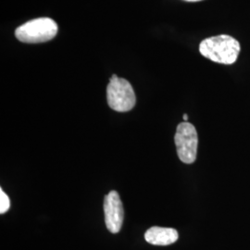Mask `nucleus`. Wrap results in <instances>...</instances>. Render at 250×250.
Masks as SVG:
<instances>
[{
    "label": "nucleus",
    "instance_id": "nucleus-1",
    "mask_svg": "<svg viewBox=\"0 0 250 250\" xmlns=\"http://www.w3.org/2000/svg\"><path fill=\"white\" fill-rule=\"evenodd\" d=\"M240 50L239 42L227 35L207 38L199 45V52L203 57L214 62L225 65L235 62Z\"/></svg>",
    "mask_w": 250,
    "mask_h": 250
},
{
    "label": "nucleus",
    "instance_id": "nucleus-2",
    "mask_svg": "<svg viewBox=\"0 0 250 250\" xmlns=\"http://www.w3.org/2000/svg\"><path fill=\"white\" fill-rule=\"evenodd\" d=\"M58 34V25L50 18H38L32 20L18 27L15 36L23 43H43L53 39Z\"/></svg>",
    "mask_w": 250,
    "mask_h": 250
},
{
    "label": "nucleus",
    "instance_id": "nucleus-3",
    "mask_svg": "<svg viewBox=\"0 0 250 250\" xmlns=\"http://www.w3.org/2000/svg\"><path fill=\"white\" fill-rule=\"evenodd\" d=\"M108 106L118 112L131 110L135 105L136 98L131 83L113 74L107 87Z\"/></svg>",
    "mask_w": 250,
    "mask_h": 250
},
{
    "label": "nucleus",
    "instance_id": "nucleus-4",
    "mask_svg": "<svg viewBox=\"0 0 250 250\" xmlns=\"http://www.w3.org/2000/svg\"><path fill=\"white\" fill-rule=\"evenodd\" d=\"M174 142L180 161L186 164H192L197 159L198 137L195 126L185 122L177 126Z\"/></svg>",
    "mask_w": 250,
    "mask_h": 250
},
{
    "label": "nucleus",
    "instance_id": "nucleus-5",
    "mask_svg": "<svg viewBox=\"0 0 250 250\" xmlns=\"http://www.w3.org/2000/svg\"><path fill=\"white\" fill-rule=\"evenodd\" d=\"M105 223L107 229L112 233L120 232L124 223V206L116 191H110L104 199Z\"/></svg>",
    "mask_w": 250,
    "mask_h": 250
},
{
    "label": "nucleus",
    "instance_id": "nucleus-6",
    "mask_svg": "<svg viewBox=\"0 0 250 250\" xmlns=\"http://www.w3.org/2000/svg\"><path fill=\"white\" fill-rule=\"evenodd\" d=\"M178 232L172 228L154 226L145 233L146 241L154 246H169L178 240Z\"/></svg>",
    "mask_w": 250,
    "mask_h": 250
},
{
    "label": "nucleus",
    "instance_id": "nucleus-7",
    "mask_svg": "<svg viewBox=\"0 0 250 250\" xmlns=\"http://www.w3.org/2000/svg\"><path fill=\"white\" fill-rule=\"evenodd\" d=\"M10 208V200L6 193L0 189V213H6Z\"/></svg>",
    "mask_w": 250,
    "mask_h": 250
},
{
    "label": "nucleus",
    "instance_id": "nucleus-8",
    "mask_svg": "<svg viewBox=\"0 0 250 250\" xmlns=\"http://www.w3.org/2000/svg\"><path fill=\"white\" fill-rule=\"evenodd\" d=\"M184 120H185V122H187L188 120V114H184Z\"/></svg>",
    "mask_w": 250,
    "mask_h": 250
},
{
    "label": "nucleus",
    "instance_id": "nucleus-9",
    "mask_svg": "<svg viewBox=\"0 0 250 250\" xmlns=\"http://www.w3.org/2000/svg\"><path fill=\"white\" fill-rule=\"evenodd\" d=\"M185 1H188V2H197V1H201V0H185Z\"/></svg>",
    "mask_w": 250,
    "mask_h": 250
}]
</instances>
